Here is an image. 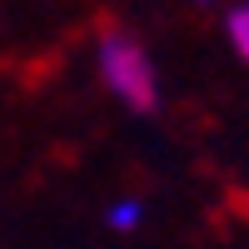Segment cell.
Segmentation results:
<instances>
[{
  "label": "cell",
  "mask_w": 249,
  "mask_h": 249,
  "mask_svg": "<svg viewBox=\"0 0 249 249\" xmlns=\"http://www.w3.org/2000/svg\"><path fill=\"white\" fill-rule=\"evenodd\" d=\"M95 70H100V85H105L124 110L150 115L160 105V70H155V55L144 50L140 35H130V30H100V40H95Z\"/></svg>",
  "instance_id": "obj_1"
},
{
  "label": "cell",
  "mask_w": 249,
  "mask_h": 249,
  "mask_svg": "<svg viewBox=\"0 0 249 249\" xmlns=\"http://www.w3.org/2000/svg\"><path fill=\"white\" fill-rule=\"evenodd\" d=\"M105 224L115 234H135L140 224H144V199L140 195H120V199H110L105 204Z\"/></svg>",
  "instance_id": "obj_2"
},
{
  "label": "cell",
  "mask_w": 249,
  "mask_h": 249,
  "mask_svg": "<svg viewBox=\"0 0 249 249\" xmlns=\"http://www.w3.org/2000/svg\"><path fill=\"white\" fill-rule=\"evenodd\" d=\"M224 40H230V50L249 65V0H239V5L224 10Z\"/></svg>",
  "instance_id": "obj_3"
},
{
  "label": "cell",
  "mask_w": 249,
  "mask_h": 249,
  "mask_svg": "<svg viewBox=\"0 0 249 249\" xmlns=\"http://www.w3.org/2000/svg\"><path fill=\"white\" fill-rule=\"evenodd\" d=\"M190 5H214V0H190Z\"/></svg>",
  "instance_id": "obj_4"
}]
</instances>
